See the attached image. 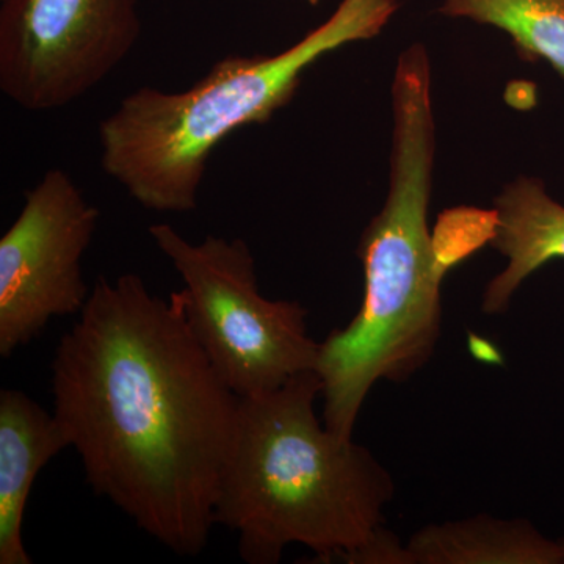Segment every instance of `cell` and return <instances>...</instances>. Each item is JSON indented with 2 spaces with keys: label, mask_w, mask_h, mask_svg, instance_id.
Segmentation results:
<instances>
[{
  "label": "cell",
  "mask_w": 564,
  "mask_h": 564,
  "mask_svg": "<svg viewBox=\"0 0 564 564\" xmlns=\"http://www.w3.org/2000/svg\"><path fill=\"white\" fill-rule=\"evenodd\" d=\"M52 395L93 491L170 551L202 554L240 397L193 336L184 293L99 278L57 345Z\"/></svg>",
  "instance_id": "6da1fadb"
},
{
  "label": "cell",
  "mask_w": 564,
  "mask_h": 564,
  "mask_svg": "<svg viewBox=\"0 0 564 564\" xmlns=\"http://www.w3.org/2000/svg\"><path fill=\"white\" fill-rule=\"evenodd\" d=\"M392 111L388 198L359 239L362 304L321 344L323 422L340 440H352L375 384L404 383L426 366L443 329L441 284L451 263L429 226L436 128L432 66L421 43L397 62Z\"/></svg>",
  "instance_id": "7a4b0ae2"
},
{
  "label": "cell",
  "mask_w": 564,
  "mask_h": 564,
  "mask_svg": "<svg viewBox=\"0 0 564 564\" xmlns=\"http://www.w3.org/2000/svg\"><path fill=\"white\" fill-rule=\"evenodd\" d=\"M317 370L240 399L215 524L239 534L245 563L276 564L292 544L317 563L345 562L386 532L395 484L369 448L340 440L315 413Z\"/></svg>",
  "instance_id": "3957f363"
},
{
  "label": "cell",
  "mask_w": 564,
  "mask_h": 564,
  "mask_svg": "<svg viewBox=\"0 0 564 564\" xmlns=\"http://www.w3.org/2000/svg\"><path fill=\"white\" fill-rule=\"evenodd\" d=\"M399 0H343L315 31L274 55H229L184 91L143 87L99 124L101 165L144 209L198 206L212 152L292 101L304 73L345 44L373 39Z\"/></svg>",
  "instance_id": "277c9868"
},
{
  "label": "cell",
  "mask_w": 564,
  "mask_h": 564,
  "mask_svg": "<svg viewBox=\"0 0 564 564\" xmlns=\"http://www.w3.org/2000/svg\"><path fill=\"white\" fill-rule=\"evenodd\" d=\"M150 236L184 281L193 336L237 397L272 392L317 370L321 344L307 332L306 307L262 295L245 240L192 243L166 223L150 226Z\"/></svg>",
  "instance_id": "5b68a950"
},
{
  "label": "cell",
  "mask_w": 564,
  "mask_h": 564,
  "mask_svg": "<svg viewBox=\"0 0 564 564\" xmlns=\"http://www.w3.org/2000/svg\"><path fill=\"white\" fill-rule=\"evenodd\" d=\"M139 0H0V90L17 106H69L140 39Z\"/></svg>",
  "instance_id": "8992f818"
},
{
  "label": "cell",
  "mask_w": 564,
  "mask_h": 564,
  "mask_svg": "<svg viewBox=\"0 0 564 564\" xmlns=\"http://www.w3.org/2000/svg\"><path fill=\"white\" fill-rule=\"evenodd\" d=\"M99 209L54 169L25 192L24 206L0 239V356L40 336L55 317L80 314L90 299L82 258Z\"/></svg>",
  "instance_id": "52a82bcc"
},
{
  "label": "cell",
  "mask_w": 564,
  "mask_h": 564,
  "mask_svg": "<svg viewBox=\"0 0 564 564\" xmlns=\"http://www.w3.org/2000/svg\"><path fill=\"white\" fill-rule=\"evenodd\" d=\"M69 447L54 413L28 393L0 391V564H32L22 522L33 484L44 466Z\"/></svg>",
  "instance_id": "ba28073f"
},
{
  "label": "cell",
  "mask_w": 564,
  "mask_h": 564,
  "mask_svg": "<svg viewBox=\"0 0 564 564\" xmlns=\"http://www.w3.org/2000/svg\"><path fill=\"white\" fill-rule=\"evenodd\" d=\"M491 243L507 259L486 285L481 311L503 314L516 291L544 263L564 259V206L551 198L536 177L510 182L494 203Z\"/></svg>",
  "instance_id": "9c48e42d"
},
{
  "label": "cell",
  "mask_w": 564,
  "mask_h": 564,
  "mask_svg": "<svg viewBox=\"0 0 564 564\" xmlns=\"http://www.w3.org/2000/svg\"><path fill=\"white\" fill-rule=\"evenodd\" d=\"M404 549L410 564H564L560 541L532 522L488 514L423 527Z\"/></svg>",
  "instance_id": "30bf717a"
},
{
  "label": "cell",
  "mask_w": 564,
  "mask_h": 564,
  "mask_svg": "<svg viewBox=\"0 0 564 564\" xmlns=\"http://www.w3.org/2000/svg\"><path fill=\"white\" fill-rule=\"evenodd\" d=\"M441 13L507 32L524 57L564 77V0H441Z\"/></svg>",
  "instance_id": "8fae6325"
},
{
  "label": "cell",
  "mask_w": 564,
  "mask_h": 564,
  "mask_svg": "<svg viewBox=\"0 0 564 564\" xmlns=\"http://www.w3.org/2000/svg\"><path fill=\"white\" fill-rule=\"evenodd\" d=\"M307 3H311V6H317L321 0H306Z\"/></svg>",
  "instance_id": "7c38bea8"
},
{
  "label": "cell",
  "mask_w": 564,
  "mask_h": 564,
  "mask_svg": "<svg viewBox=\"0 0 564 564\" xmlns=\"http://www.w3.org/2000/svg\"><path fill=\"white\" fill-rule=\"evenodd\" d=\"M560 544H562V549H563V556H564V540H560Z\"/></svg>",
  "instance_id": "4fadbf2b"
}]
</instances>
